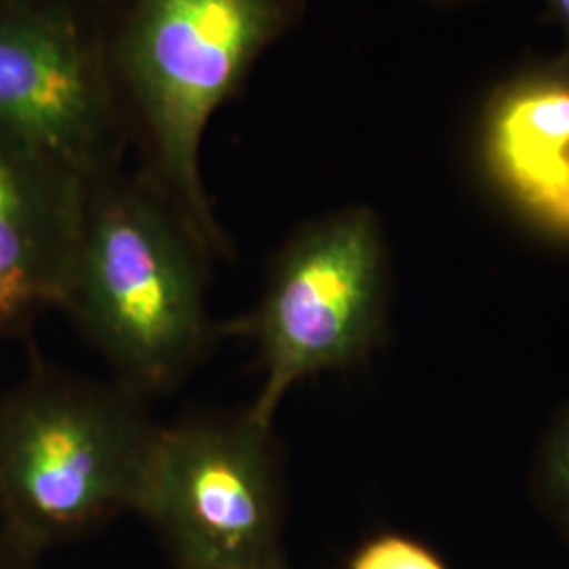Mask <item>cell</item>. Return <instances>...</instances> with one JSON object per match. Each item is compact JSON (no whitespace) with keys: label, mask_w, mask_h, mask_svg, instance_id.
I'll return each mask as SVG.
<instances>
[{"label":"cell","mask_w":569,"mask_h":569,"mask_svg":"<svg viewBox=\"0 0 569 569\" xmlns=\"http://www.w3.org/2000/svg\"><path fill=\"white\" fill-rule=\"evenodd\" d=\"M305 11L306 0H98L103 53L140 173L213 258H232V244L204 190V131Z\"/></svg>","instance_id":"obj_1"},{"label":"cell","mask_w":569,"mask_h":569,"mask_svg":"<svg viewBox=\"0 0 569 569\" xmlns=\"http://www.w3.org/2000/svg\"><path fill=\"white\" fill-rule=\"evenodd\" d=\"M211 260L199 234L143 173L89 183L61 308L117 382L148 397L176 387L203 355Z\"/></svg>","instance_id":"obj_2"},{"label":"cell","mask_w":569,"mask_h":569,"mask_svg":"<svg viewBox=\"0 0 569 569\" xmlns=\"http://www.w3.org/2000/svg\"><path fill=\"white\" fill-rule=\"evenodd\" d=\"M157 430L117 380L37 363L0 395V531L41 557L136 510Z\"/></svg>","instance_id":"obj_3"},{"label":"cell","mask_w":569,"mask_h":569,"mask_svg":"<svg viewBox=\"0 0 569 569\" xmlns=\"http://www.w3.org/2000/svg\"><path fill=\"white\" fill-rule=\"evenodd\" d=\"M388 289L387 234L371 207H342L293 230L241 326L256 338L264 373L249 416L272 427L298 382L367 359L385 338Z\"/></svg>","instance_id":"obj_4"},{"label":"cell","mask_w":569,"mask_h":569,"mask_svg":"<svg viewBox=\"0 0 569 569\" xmlns=\"http://www.w3.org/2000/svg\"><path fill=\"white\" fill-rule=\"evenodd\" d=\"M136 512L176 569H287L277 443L247 409L159 427Z\"/></svg>","instance_id":"obj_5"},{"label":"cell","mask_w":569,"mask_h":569,"mask_svg":"<svg viewBox=\"0 0 569 569\" xmlns=\"http://www.w3.org/2000/svg\"><path fill=\"white\" fill-rule=\"evenodd\" d=\"M0 124L87 183L122 169L129 140L98 0H0Z\"/></svg>","instance_id":"obj_6"},{"label":"cell","mask_w":569,"mask_h":569,"mask_svg":"<svg viewBox=\"0 0 569 569\" xmlns=\"http://www.w3.org/2000/svg\"><path fill=\"white\" fill-rule=\"evenodd\" d=\"M475 161L491 192L552 243L569 244V53L496 82L475 117Z\"/></svg>","instance_id":"obj_7"},{"label":"cell","mask_w":569,"mask_h":569,"mask_svg":"<svg viewBox=\"0 0 569 569\" xmlns=\"http://www.w3.org/2000/svg\"><path fill=\"white\" fill-rule=\"evenodd\" d=\"M89 183L0 124V333L61 308Z\"/></svg>","instance_id":"obj_8"},{"label":"cell","mask_w":569,"mask_h":569,"mask_svg":"<svg viewBox=\"0 0 569 569\" xmlns=\"http://www.w3.org/2000/svg\"><path fill=\"white\" fill-rule=\"evenodd\" d=\"M533 498L569 545V401L550 425L533 465Z\"/></svg>","instance_id":"obj_9"},{"label":"cell","mask_w":569,"mask_h":569,"mask_svg":"<svg viewBox=\"0 0 569 569\" xmlns=\"http://www.w3.org/2000/svg\"><path fill=\"white\" fill-rule=\"evenodd\" d=\"M346 569H449L425 542L406 533L382 531L366 540L348 559Z\"/></svg>","instance_id":"obj_10"},{"label":"cell","mask_w":569,"mask_h":569,"mask_svg":"<svg viewBox=\"0 0 569 569\" xmlns=\"http://www.w3.org/2000/svg\"><path fill=\"white\" fill-rule=\"evenodd\" d=\"M0 569H41V557L0 531Z\"/></svg>","instance_id":"obj_11"},{"label":"cell","mask_w":569,"mask_h":569,"mask_svg":"<svg viewBox=\"0 0 569 569\" xmlns=\"http://www.w3.org/2000/svg\"><path fill=\"white\" fill-rule=\"evenodd\" d=\"M547 20L561 32L563 49L569 53V0H542Z\"/></svg>","instance_id":"obj_12"},{"label":"cell","mask_w":569,"mask_h":569,"mask_svg":"<svg viewBox=\"0 0 569 569\" xmlns=\"http://www.w3.org/2000/svg\"><path fill=\"white\" fill-rule=\"evenodd\" d=\"M428 7H435V9H441V11H456V9H465V7H472V4H479V2H486V0H420Z\"/></svg>","instance_id":"obj_13"},{"label":"cell","mask_w":569,"mask_h":569,"mask_svg":"<svg viewBox=\"0 0 569 569\" xmlns=\"http://www.w3.org/2000/svg\"><path fill=\"white\" fill-rule=\"evenodd\" d=\"M7 2H68V0H7Z\"/></svg>","instance_id":"obj_14"}]
</instances>
